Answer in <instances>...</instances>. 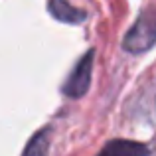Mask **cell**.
I'll return each mask as SVG.
<instances>
[{
	"label": "cell",
	"mask_w": 156,
	"mask_h": 156,
	"mask_svg": "<svg viewBox=\"0 0 156 156\" xmlns=\"http://www.w3.org/2000/svg\"><path fill=\"white\" fill-rule=\"evenodd\" d=\"M93 57L95 51L89 50L77 61L75 69L71 71V75L67 77V83L63 85V93L71 99H79L87 93L89 85H91V71H93Z\"/></svg>",
	"instance_id": "obj_2"
},
{
	"label": "cell",
	"mask_w": 156,
	"mask_h": 156,
	"mask_svg": "<svg viewBox=\"0 0 156 156\" xmlns=\"http://www.w3.org/2000/svg\"><path fill=\"white\" fill-rule=\"evenodd\" d=\"M48 150H50V130L44 129L32 136L22 156H48Z\"/></svg>",
	"instance_id": "obj_5"
},
{
	"label": "cell",
	"mask_w": 156,
	"mask_h": 156,
	"mask_svg": "<svg viewBox=\"0 0 156 156\" xmlns=\"http://www.w3.org/2000/svg\"><path fill=\"white\" fill-rule=\"evenodd\" d=\"M156 44V8H148L140 14L129 34L122 40L125 50L130 53H142Z\"/></svg>",
	"instance_id": "obj_1"
},
{
	"label": "cell",
	"mask_w": 156,
	"mask_h": 156,
	"mask_svg": "<svg viewBox=\"0 0 156 156\" xmlns=\"http://www.w3.org/2000/svg\"><path fill=\"white\" fill-rule=\"evenodd\" d=\"M50 12L53 18L65 24H79L85 20V12L79 8H73L67 0H50Z\"/></svg>",
	"instance_id": "obj_4"
},
{
	"label": "cell",
	"mask_w": 156,
	"mask_h": 156,
	"mask_svg": "<svg viewBox=\"0 0 156 156\" xmlns=\"http://www.w3.org/2000/svg\"><path fill=\"white\" fill-rule=\"evenodd\" d=\"M148 154H150L148 146L142 142L117 138V140L107 142L97 156H148Z\"/></svg>",
	"instance_id": "obj_3"
}]
</instances>
